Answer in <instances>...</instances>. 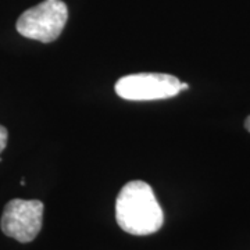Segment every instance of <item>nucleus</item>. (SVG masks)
I'll list each match as a JSON object with an SVG mask.
<instances>
[{
	"mask_svg": "<svg viewBox=\"0 0 250 250\" xmlns=\"http://www.w3.org/2000/svg\"><path fill=\"white\" fill-rule=\"evenodd\" d=\"M68 9L62 0H45L38 6L24 11L17 20L18 34L39 41L42 43L54 42L67 24Z\"/></svg>",
	"mask_w": 250,
	"mask_h": 250,
	"instance_id": "nucleus-2",
	"label": "nucleus"
},
{
	"mask_svg": "<svg viewBox=\"0 0 250 250\" xmlns=\"http://www.w3.org/2000/svg\"><path fill=\"white\" fill-rule=\"evenodd\" d=\"M184 89H189V85L185 83V82H181V90H184Z\"/></svg>",
	"mask_w": 250,
	"mask_h": 250,
	"instance_id": "nucleus-7",
	"label": "nucleus"
},
{
	"mask_svg": "<svg viewBox=\"0 0 250 250\" xmlns=\"http://www.w3.org/2000/svg\"><path fill=\"white\" fill-rule=\"evenodd\" d=\"M120 228L135 236L157 232L164 224V213L152 187L143 181H131L120 190L116 202Z\"/></svg>",
	"mask_w": 250,
	"mask_h": 250,
	"instance_id": "nucleus-1",
	"label": "nucleus"
},
{
	"mask_svg": "<svg viewBox=\"0 0 250 250\" xmlns=\"http://www.w3.org/2000/svg\"><path fill=\"white\" fill-rule=\"evenodd\" d=\"M245 126H246V129L250 132V116L246 118V121H245Z\"/></svg>",
	"mask_w": 250,
	"mask_h": 250,
	"instance_id": "nucleus-6",
	"label": "nucleus"
},
{
	"mask_svg": "<svg viewBox=\"0 0 250 250\" xmlns=\"http://www.w3.org/2000/svg\"><path fill=\"white\" fill-rule=\"evenodd\" d=\"M43 208L39 200H10L1 215V231L21 243L32 242L41 232Z\"/></svg>",
	"mask_w": 250,
	"mask_h": 250,
	"instance_id": "nucleus-4",
	"label": "nucleus"
},
{
	"mask_svg": "<svg viewBox=\"0 0 250 250\" xmlns=\"http://www.w3.org/2000/svg\"><path fill=\"white\" fill-rule=\"evenodd\" d=\"M7 141H9V132H7V129L3 125H0V153L6 149Z\"/></svg>",
	"mask_w": 250,
	"mask_h": 250,
	"instance_id": "nucleus-5",
	"label": "nucleus"
},
{
	"mask_svg": "<svg viewBox=\"0 0 250 250\" xmlns=\"http://www.w3.org/2000/svg\"><path fill=\"white\" fill-rule=\"evenodd\" d=\"M114 89L117 95L125 100H161L177 96L181 92V81L168 74L141 72L120 78Z\"/></svg>",
	"mask_w": 250,
	"mask_h": 250,
	"instance_id": "nucleus-3",
	"label": "nucleus"
}]
</instances>
